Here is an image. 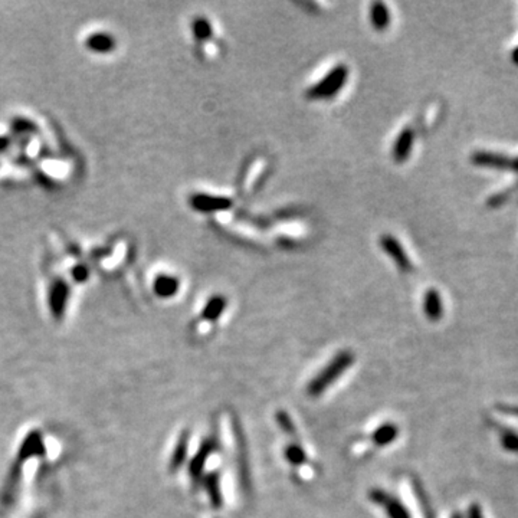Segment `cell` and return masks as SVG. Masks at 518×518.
<instances>
[{
  "mask_svg": "<svg viewBox=\"0 0 518 518\" xmlns=\"http://www.w3.org/2000/svg\"><path fill=\"white\" fill-rule=\"evenodd\" d=\"M347 67H336L332 72L327 74L324 79L317 83L307 91V97L311 100H329L339 94L347 81Z\"/></svg>",
  "mask_w": 518,
  "mask_h": 518,
  "instance_id": "cell-2",
  "label": "cell"
},
{
  "mask_svg": "<svg viewBox=\"0 0 518 518\" xmlns=\"http://www.w3.org/2000/svg\"><path fill=\"white\" fill-rule=\"evenodd\" d=\"M189 441H190V432L189 430H183L179 436V441L175 447V451L172 454L170 458V463H169V470L170 472L177 471L186 461L187 456V449H189Z\"/></svg>",
  "mask_w": 518,
  "mask_h": 518,
  "instance_id": "cell-9",
  "label": "cell"
},
{
  "mask_svg": "<svg viewBox=\"0 0 518 518\" xmlns=\"http://www.w3.org/2000/svg\"><path fill=\"white\" fill-rule=\"evenodd\" d=\"M43 451V444H42V438L38 432H32L31 435H28V438L22 444L20 448V454H19V461H23L25 458L29 456H36V455H42Z\"/></svg>",
  "mask_w": 518,
  "mask_h": 518,
  "instance_id": "cell-14",
  "label": "cell"
},
{
  "mask_svg": "<svg viewBox=\"0 0 518 518\" xmlns=\"http://www.w3.org/2000/svg\"><path fill=\"white\" fill-rule=\"evenodd\" d=\"M414 489H415L416 497H418V500H419V504H421V507H422V510H423L425 517H426V518H433V512H432V508H430V505H429V501H428V498H426V496H425V491H423V488H422L421 482H419V481H416V479H414Z\"/></svg>",
  "mask_w": 518,
  "mask_h": 518,
  "instance_id": "cell-20",
  "label": "cell"
},
{
  "mask_svg": "<svg viewBox=\"0 0 518 518\" xmlns=\"http://www.w3.org/2000/svg\"><path fill=\"white\" fill-rule=\"evenodd\" d=\"M192 32L195 39H198L200 43H206L209 41H212L213 38V28L212 23L209 22V19L206 18H196L192 22Z\"/></svg>",
  "mask_w": 518,
  "mask_h": 518,
  "instance_id": "cell-18",
  "label": "cell"
},
{
  "mask_svg": "<svg viewBox=\"0 0 518 518\" xmlns=\"http://www.w3.org/2000/svg\"><path fill=\"white\" fill-rule=\"evenodd\" d=\"M470 518H482V512L478 505H471L470 508Z\"/></svg>",
  "mask_w": 518,
  "mask_h": 518,
  "instance_id": "cell-23",
  "label": "cell"
},
{
  "mask_svg": "<svg viewBox=\"0 0 518 518\" xmlns=\"http://www.w3.org/2000/svg\"><path fill=\"white\" fill-rule=\"evenodd\" d=\"M412 144H414L412 130H403L399 134V137H397V140L395 143V150H393L395 160H397V161L404 160L409 156V153H411Z\"/></svg>",
  "mask_w": 518,
  "mask_h": 518,
  "instance_id": "cell-16",
  "label": "cell"
},
{
  "mask_svg": "<svg viewBox=\"0 0 518 518\" xmlns=\"http://www.w3.org/2000/svg\"><path fill=\"white\" fill-rule=\"evenodd\" d=\"M226 306H228L226 297H224V295H214V297H212L209 299V301L206 303V306L203 307L202 318L205 321H209V322L216 321L217 318H219L224 314Z\"/></svg>",
  "mask_w": 518,
  "mask_h": 518,
  "instance_id": "cell-11",
  "label": "cell"
},
{
  "mask_svg": "<svg viewBox=\"0 0 518 518\" xmlns=\"http://www.w3.org/2000/svg\"><path fill=\"white\" fill-rule=\"evenodd\" d=\"M275 419H277V422H278L280 428H281L285 433H288V435H295V425H294V422H292L291 416H289L287 412H284V411L277 412V414H275Z\"/></svg>",
  "mask_w": 518,
  "mask_h": 518,
  "instance_id": "cell-21",
  "label": "cell"
},
{
  "mask_svg": "<svg viewBox=\"0 0 518 518\" xmlns=\"http://www.w3.org/2000/svg\"><path fill=\"white\" fill-rule=\"evenodd\" d=\"M501 441H503V445H504L507 449L518 452V436H517V435H514V433H511V432H504V433H503Z\"/></svg>",
  "mask_w": 518,
  "mask_h": 518,
  "instance_id": "cell-22",
  "label": "cell"
},
{
  "mask_svg": "<svg viewBox=\"0 0 518 518\" xmlns=\"http://www.w3.org/2000/svg\"><path fill=\"white\" fill-rule=\"evenodd\" d=\"M369 498L385 508L389 518H411V514L406 507L393 496L385 493L383 489H372L369 493Z\"/></svg>",
  "mask_w": 518,
  "mask_h": 518,
  "instance_id": "cell-5",
  "label": "cell"
},
{
  "mask_svg": "<svg viewBox=\"0 0 518 518\" xmlns=\"http://www.w3.org/2000/svg\"><path fill=\"white\" fill-rule=\"evenodd\" d=\"M397 435H399V429L395 423H385L374 430L372 439L374 445L377 447H386L397 438Z\"/></svg>",
  "mask_w": 518,
  "mask_h": 518,
  "instance_id": "cell-13",
  "label": "cell"
},
{
  "mask_svg": "<svg viewBox=\"0 0 518 518\" xmlns=\"http://www.w3.org/2000/svg\"><path fill=\"white\" fill-rule=\"evenodd\" d=\"M233 435H235V444H236V454H238V471H239V479L240 485L245 491H248L251 486V477H250V465H248V451H247V442H245V436L242 426L239 425V421L236 416H233Z\"/></svg>",
  "mask_w": 518,
  "mask_h": 518,
  "instance_id": "cell-3",
  "label": "cell"
},
{
  "mask_svg": "<svg viewBox=\"0 0 518 518\" xmlns=\"http://www.w3.org/2000/svg\"><path fill=\"white\" fill-rule=\"evenodd\" d=\"M190 205L193 206L195 210L213 212L232 206V200L226 198H213L210 195H193L190 199Z\"/></svg>",
  "mask_w": 518,
  "mask_h": 518,
  "instance_id": "cell-7",
  "label": "cell"
},
{
  "mask_svg": "<svg viewBox=\"0 0 518 518\" xmlns=\"http://www.w3.org/2000/svg\"><path fill=\"white\" fill-rule=\"evenodd\" d=\"M205 488L209 496V501L214 508L222 507V491H221V477L219 472L213 471L205 477Z\"/></svg>",
  "mask_w": 518,
  "mask_h": 518,
  "instance_id": "cell-10",
  "label": "cell"
},
{
  "mask_svg": "<svg viewBox=\"0 0 518 518\" xmlns=\"http://www.w3.org/2000/svg\"><path fill=\"white\" fill-rule=\"evenodd\" d=\"M454 518H462V515H459V514H455V515H454Z\"/></svg>",
  "mask_w": 518,
  "mask_h": 518,
  "instance_id": "cell-24",
  "label": "cell"
},
{
  "mask_svg": "<svg viewBox=\"0 0 518 518\" xmlns=\"http://www.w3.org/2000/svg\"><path fill=\"white\" fill-rule=\"evenodd\" d=\"M370 19L372 25L376 31H385L389 22H390V13L385 4H374L370 11Z\"/></svg>",
  "mask_w": 518,
  "mask_h": 518,
  "instance_id": "cell-17",
  "label": "cell"
},
{
  "mask_svg": "<svg viewBox=\"0 0 518 518\" xmlns=\"http://www.w3.org/2000/svg\"><path fill=\"white\" fill-rule=\"evenodd\" d=\"M423 308H425V314L430 318V320H439L442 317V301H441V295L436 292L435 289H429L425 294V303H423Z\"/></svg>",
  "mask_w": 518,
  "mask_h": 518,
  "instance_id": "cell-15",
  "label": "cell"
},
{
  "mask_svg": "<svg viewBox=\"0 0 518 518\" xmlns=\"http://www.w3.org/2000/svg\"><path fill=\"white\" fill-rule=\"evenodd\" d=\"M217 445H219V442H217V435L214 432L209 435L207 438L202 442V445L199 447V451L195 454V456L192 458V461H190V465H189V474L193 481L200 479L206 462L209 456L217 449Z\"/></svg>",
  "mask_w": 518,
  "mask_h": 518,
  "instance_id": "cell-4",
  "label": "cell"
},
{
  "mask_svg": "<svg viewBox=\"0 0 518 518\" xmlns=\"http://www.w3.org/2000/svg\"><path fill=\"white\" fill-rule=\"evenodd\" d=\"M180 282L172 275H158L154 281V292L161 298H170L177 294Z\"/></svg>",
  "mask_w": 518,
  "mask_h": 518,
  "instance_id": "cell-12",
  "label": "cell"
},
{
  "mask_svg": "<svg viewBox=\"0 0 518 518\" xmlns=\"http://www.w3.org/2000/svg\"><path fill=\"white\" fill-rule=\"evenodd\" d=\"M474 161L477 163V165H482V166L518 170V160L517 158H508V157H504V156H500V154L477 153L474 156Z\"/></svg>",
  "mask_w": 518,
  "mask_h": 518,
  "instance_id": "cell-6",
  "label": "cell"
},
{
  "mask_svg": "<svg viewBox=\"0 0 518 518\" xmlns=\"http://www.w3.org/2000/svg\"><path fill=\"white\" fill-rule=\"evenodd\" d=\"M284 455H285V459L291 463V465H294V467L304 465L306 461H307L306 451L303 449L301 445H298V444H289V445H287Z\"/></svg>",
  "mask_w": 518,
  "mask_h": 518,
  "instance_id": "cell-19",
  "label": "cell"
},
{
  "mask_svg": "<svg viewBox=\"0 0 518 518\" xmlns=\"http://www.w3.org/2000/svg\"><path fill=\"white\" fill-rule=\"evenodd\" d=\"M353 363L354 354L351 351L348 350L340 351L339 354H336V357L310 381L307 386V393L311 397L321 396L343 373H346L350 369Z\"/></svg>",
  "mask_w": 518,
  "mask_h": 518,
  "instance_id": "cell-1",
  "label": "cell"
},
{
  "mask_svg": "<svg viewBox=\"0 0 518 518\" xmlns=\"http://www.w3.org/2000/svg\"><path fill=\"white\" fill-rule=\"evenodd\" d=\"M381 247L385 248V251L396 261L397 266L402 269V271H409L412 269V265H411V261H409V258L406 257L404 251L402 250V247L399 245V242L392 238V236H385L383 239H381Z\"/></svg>",
  "mask_w": 518,
  "mask_h": 518,
  "instance_id": "cell-8",
  "label": "cell"
}]
</instances>
